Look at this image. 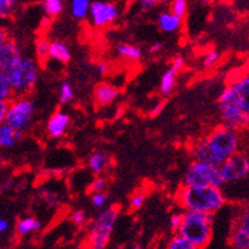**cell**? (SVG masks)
I'll return each mask as SVG.
<instances>
[{
    "mask_svg": "<svg viewBox=\"0 0 249 249\" xmlns=\"http://www.w3.org/2000/svg\"><path fill=\"white\" fill-rule=\"evenodd\" d=\"M240 144L239 131L221 124L195 145L192 154L196 160L220 167L228 158L240 150Z\"/></svg>",
    "mask_w": 249,
    "mask_h": 249,
    "instance_id": "obj_1",
    "label": "cell"
},
{
    "mask_svg": "<svg viewBox=\"0 0 249 249\" xmlns=\"http://www.w3.org/2000/svg\"><path fill=\"white\" fill-rule=\"evenodd\" d=\"M177 202L183 210L216 213L225 206L226 197L217 186H182L177 194Z\"/></svg>",
    "mask_w": 249,
    "mask_h": 249,
    "instance_id": "obj_2",
    "label": "cell"
},
{
    "mask_svg": "<svg viewBox=\"0 0 249 249\" xmlns=\"http://www.w3.org/2000/svg\"><path fill=\"white\" fill-rule=\"evenodd\" d=\"M215 213L184 210L182 213V223L176 233L183 235L197 249L206 248L213 238V225Z\"/></svg>",
    "mask_w": 249,
    "mask_h": 249,
    "instance_id": "obj_3",
    "label": "cell"
},
{
    "mask_svg": "<svg viewBox=\"0 0 249 249\" xmlns=\"http://www.w3.org/2000/svg\"><path fill=\"white\" fill-rule=\"evenodd\" d=\"M4 74L13 89L14 97L27 95L32 92L38 80V65L35 60L23 55Z\"/></svg>",
    "mask_w": 249,
    "mask_h": 249,
    "instance_id": "obj_4",
    "label": "cell"
},
{
    "mask_svg": "<svg viewBox=\"0 0 249 249\" xmlns=\"http://www.w3.org/2000/svg\"><path fill=\"white\" fill-rule=\"evenodd\" d=\"M217 103H229L249 116V70L238 72L229 79L219 94Z\"/></svg>",
    "mask_w": 249,
    "mask_h": 249,
    "instance_id": "obj_5",
    "label": "cell"
},
{
    "mask_svg": "<svg viewBox=\"0 0 249 249\" xmlns=\"http://www.w3.org/2000/svg\"><path fill=\"white\" fill-rule=\"evenodd\" d=\"M120 209L117 206H111L105 209L95 217L88 233V244L90 248L103 249L108 244L112 230L118 219Z\"/></svg>",
    "mask_w": 249,
    "mask_h": 249,
    "instance_id": "obj_6",
    "label": "cell"
},
{
    "mask_svg": "<svg viewBox=\"0 0 249 249\" xmlns=\"http://www.w3.org/2000/svg\"><path fill=\"white\" fill-rule=\"evenodd\" d=\"M33 116H35V102L27 95H19L8 102L4 124L16 131L24 132L32 124Z\"/></svg>",
    "mask_w": 249,
    "mask_h": 249,
    "instance_id": "obj_7",
    "label": "cell"
},
{
    "mask_svg": "<svg viewBox=\"0 0 249 249\" xmlns=\"http://www.w3.org/2000/svg\"><path fill=\"white\" fill-rule=\"evenodd\" d=\"M183 186H217L223 187L224 182L220 177L219 167L202 160L195 159L187 168L183 177Z\"/></svg>",
    "mask_w": 249,
    "mask_h": 249,
    "instance_id": "obj_8",
    "label": "cell"
},
{
    "mask_svg": "<svg viewBox=\"0 0 249 249\" xmlns=\"http://www.w3.org/2000/svg\"><path fill=\"white\" fill-rule=\"evenodd\" d=\"M224 184L235 183L249 176V157L244 151H236L219 167Z\"/></svg>",
    "mask_w": 249,
    "mask_h": 249,
    "instance_id": "obj_9",
    "label": "cell"
},
{
    "mask_svg": "<svg viewBox=\"0 0 249 249\" xmlns=\"http://www.w3.org/2000/svg\"><path fill=\"white\" fill-rule=\"evenodd\" d=\"M118 8L116 4L106 0H95L90 4L89 17L94 27L103 28L112 24L118 18Z\"/></svg>",
    "mask_w": 249,
    "mask_h": 249,
    "instance_id": "obj_10",
    "label": "cell"
},
{
    "mask_svg": "<svg viewBox=\"0 0 249 249\" xmlns=\"http://www.w3.org/2000/svg\"><path fill=\"white\" fill-rule=\"evenodd\" d=\"M23 56L19 46L13 39L7 38L0 43V70L5 71L10 66L14 65Z\"/></svg>",
    "mask_w": 249,
    "mask_h": 249,
    "instance_id": "obj_11",
    "label": "cell"
},
{
    "mask_svg": "<svg viewBox=\"0 0 249 249\" xmlns=\"http://www.w3.org/2000/svg\"><path fill=\"white\" fill-rule=\"evenodd\" d=\"M70 124V117L69 115L64 111L55 112L51 117H50L49 122H47L46 130L51 138H61L68 131Z\"/></svg>",
    "mask_w": 249,
    "mask_h": 249,
    "instance_id": "obj_12",
    "label": "cell"
},
{
    "mask_svg": "<svg viewBox=\"0 0 249 249\" xmlns=\"http://www.w3.org/2000/svg\"><path fill=\"white\" fill-rule=\"evenodd\" d=\"M120 95V90L117 87L112 86L109 83H99L94 88V101L98 106L111 105Z\"/></svg>",
    "mask_w": 249,
    "mask_h": 249,
    "instance_id": "obj_13",
    "label": "cell"
},
{
    "mask_svg": "<svg viewBox=\"0 0 249 249\" xmlns=\"http://www.w3.org/2000/svg\"><path fill=\"white\" fill-rule=\"evenodd\" d=\"M182 23H183V18L174 14L171 9L163 10L158 17V26L165 33L177 32L182 27Z\"/></svg>",
    "mask_w": 249,
    "mask_h": 249,
    "instance_id": "obj_14",
    "label": "cell"
},
{
    "mask_svg": "<svg viewBox=\"0 0 249 249\" xmlns=\"http://www.w3.org/2000/svg\"><path fill=\"white\" fill-rule=\"evenodd\" d=\"M109 155L105 151H94L89 155L88 160H87V167L90 169V172L94 174H101L105 172L107 167L109 165Z\"/></svg>",
    "mask_w": 249,
    "mask_h": 249,
    "instance_id": "obj_15",
    "label": "cell"
},
{
    "mask_svg": "<svg viewBox=\"0 0 249 249\" xmlns=\"http://www.w3.org/2000/svg\"><path fill=\"white\" fill-rule=\"evenodd\" d=\"M22 135L23 132L16 131L8 124H3L0 126V146L1 148H13L18 142V140L22 138Z\"/></svg>",
    "mask_w": 249,
    "mask_h": 249,
    "instance_id": "obj_16",
    "label": "cell"
},
{
    "mask_svg": "<svg viewBox=\"0 0 249 249\" xmlns=\"http://www.w3.org/2000/svg\"><path fill=\"white\" fill-rule=\"evenodd\" d=\"M41 228H42V223L36 217H23L17 223V233L19 234L20 236L31 235V234L38 231Z\"/></svg>",
    "mask_w": 249,
    "mask_h": 249,
    "instance_id": "obj_17",
    "label": "cell"
},
{
    "mask_svg": "<svg viewBox=\"0 0 249 249\" xmlns=\"http://www.w3.org/2000/svg\"><path fill=\"white\" fill-rule=\"evenodd\" d=\"M50 59H53L56 61H60L62 64L69 62L71 59V53L69 47L61 41H51V47H50Z\"/></svg>",
    "mask_w": 249,
    "mask_h": 249,
    "instance_id": "obj_18",
    "label": "cell"
},
{
    "mask_svg": "<svg viewBox=\"0 0 249 249\" xmlns=\"http://www.w3.org/2000/svg\"><path fill=\"white\" fill-rule=\"evenodd\" d=\"M177 70L173 69L172 66L163 72V75L160 78V86H159V90H160L161 94L169 95L173 92L176 82H177Z\"/></svg>",
    "mask_w": 249,
    "mask_h": 249,
    "instance_id": "obj_19",
    "label": "cell"
},
{
    "mask_svg": "<svg viewBox=\"0 0 249 249\" xmlns=\"http://www.w3.org/2000/svg\"><path fill=\"white\" fill-rule=\"evenodd\" d=\"M229 244L235 249H249V234L238 226H233L229 236Z\"/></svg>",
    "mask_w": 249,
    "mask_h": 249,
    "instance_id": "obj_20",
    "label": "cell"
},
{
    "mask_svg": "<svg viewBox=\"0 0 249 249\" xmlns=\"http://www.w3.org/2000/svg\"><path fill=\"white\" fill-rule=\"evenodd\" d=\"M118 55L130 60V61H139L142 56V51L140 47L130 45V43H120L117 46Z\"/></svg>",
    "mask_w": 249,
    "mask_h": 249,
    "instance_id": "obj_21",
    "label": "cell"
},
{
    "mask_svg": "<svg viewBox=\"0 0 249 249\" xmlns=\"http://www.w3.org/2000/svg\"><path fill=\"white\" fill-rule=\"evenodd\" d=\"M90 4H92L90 0H71L70 10L72 17L76 19H84L87 16H89Z\"/></svg>",
    "mask_w": 249,
    "mask_h": 249,
    "instance_id": "obj_22",
    "label": "cell"
},
{
    "mask_svg": "<svg viewBox=\"0 0 249 249\" xmlns=\"http://www.w3.org/2000/svg\"><path fill=\"white\" fill-rule=\"evenodd\" d=\"M50 47H51V41L46 37H38L35 42V53L36 57L39 62H46L50 59Z\"/></svg>",
    "mask_w": 249,
    "mask_h": 249,
    "instance_id": "obj_23",
    "label": "cell"
},
{
    "mask_svg": "<svg viewBox=\"0 0 249 249\" xmlns=\"http://www.w3.org/2000/svg\"><path fill=\"white\" fill-rule=\"evenodd\" d=\"M64 9L62 0H43V10L50 18H55L59 16Z\"/></svg>",
    "mask_w": 249,
    "mask_h": 249,
    "instance_id": "obj_24",
    "label": "cell"
},
{
    "mask_svg": "<svg viewBox=\"0 0 249 249\" xmlns=\"http://www.w3.org/2000/svg\"><path fill=\"white\" fill-rule=\"evenodd\" d=\"M12 98H14L13 89L10 87L3 70H0V101L9 102Z\"/></svg>",
    "mask_w": 249,
    "mask_h": 249,
    "instance_id": "obj_25",
    "label": "cell"
},
{
    "mask_svg": "<svg viewBox=\"0 0 249 249\" xmlns=\"http://www.w3.org/2000/svg\"><path fill=\"white\" fill-rule=\"evenodd\" d=\"M168 249H197L188 239H186L183 235L176 233L167 244Z\"/></svg>",
    "mask_w": 249,
    "mask_h": 249,
    "instance_id": "obj_26",
    "label": "cell"
},
{
    "mask_svg": "<svg viewBox=\"0 0 249 249\" xmlns=\"http://www.w3.org/2000/svg\"><path fill=\"white\" fill-rule=\"evenodd\" d=\"M59 99L62 105H66L74 99V89L69 82H62L59 89Z\"/></svg>",
    "mask_w": 249,
    "mask_h": 249,
    "instance_id": "obj_27",
    "label": "cell"
},
{
    "mask_svg": "<svg viewBox=\"0 0 249 249\" xmlns=\"http://www.w3.org/2000/svg\"><path fill=\"white\" fill-rule=\"evenodd\" d=\"M171 10L174 14L184 18L188 12V0H171Z\"/></svg>",
    "mask_w": 249,
    "mask_h": 249,
    "instance_id": "obj_28",
    "label": "cell"
},
{
    "mask_svg": "<svg viewBox=\"0 0 249 249\" xmlns=\"http://www.w3.org/2000/svg\"><path fill=\"white\" fill-rule=\"evenodd\" d=\"M220 59V53L216 50H211V51H207L202 57V66L203 68H213V65H216L217 61Z\"/></svg>",
    "mask_w": 249,
    "mask_h": 249,
    "instance_id": "obj_29",
    "label": "cell"
},
{
    "mask_svg": "<svg viewBox=\"0 0 249 249\" xmlns=\"http://www.w3.org/2000/svg\"><path fill=\"white\" fill-rule=\"evenodd\" d=\"M234 226H238V228H240L246 233L249 234V211L242 209L240 213H238V216H236Z\"/></svg>",
    "mask_w": 249,
    "mask_h": 249,
    "instance_id": "obj_30",
    "label": "cell"
},
{
    "mask_svg": "<svg viewBox=\"0 0 249 249\" xmlns=\"http://www.w3.org/2000/svg\"><path fill=\"white\" fill-rule=\"evenodd\" d=\"M108 201V195L106 194V191L102 192H92V197H90V202L92 206L95 209H102Z\"/></svg>",
    "mask_w": 249,
    "mask_h": 249,
    "instance_id": "obj_31",
    "label": "cell"
},
{
    "mask_svg": "<svg viewBox=\"0 0 249 249\" xmlns=\"http://www.w3.org/2000/svg\"><path fill=\"white\" fill-rule=\"evenodd\" d=\"M145 200H146L145 194H142V192H136L130 198V207H131L132 210H139L145 203Z\"/></svg>",
    "mask_w": 249,
    "mask_h": 249,
    "instance_id": "obj_32",
    "label": "cell"
},
{
    "mask_svg": "<svg viewBox=\"0 0 249 249\" xmlns=\"http://www.w3.org/2000/svg\"><path fill=\"white\" fill-rule=\"evenodd\" d=\"M14 4L7 0H0V18H8L13 14Z\"/></svg>",
    "mask_w": 249,
    "mask_h": 249,
    "instance_id": "obj_33",
    "label": "cell"
},
{
    "mask_svg": "<svg viewBox=\"0 0 249 249\" xmlns=\"http://www.w3.org/2000/svg\"><path fill=\"white\" fill-rule=\"evenodd\" d=\"M107 188V180L103 177H95L90 183V191L92 192H102Z\"/></svg>",
    "mask_w": 249,
    "mask_h": 249,
    "instance_id": "obj_34",
    "label": "cell"
},
{
    "mask_svg": "<svg viewBox=\"0 0 249 249\" xmlns=\"http://www.w3.org/2000/svg\"><path fill=\"white\" fill-rule=\"evenodd\" d=\"M70 219H71V221L75 224V225H78V226L84 225V223H86V219H87L86 213H84L83 210H75L74 213H71Z\"/></svg>",
    "mask_w": 249,
    "mask_h": 249,
    "instance_id": "obj_35",
    "label": "cell"
},
{
    "mask_svg": "<svg viewBox=\"0 0 249 249\" xmlns=\"http://www.w3.org/2000/svg\"><path fill=\"white\" fill-rule=\"evenodd\" d=\"M138 3L142 10H151L159 4V0H138Z\"/></svg>",
    "mask_w": 249,
    "mask_h": 249,
    "instance_id": "obj_36",
    "label": "cell"
},
{
    "mask_svg": "<svg viewBox=\"0 0 249 249\" xmlns=\"http://www.w3.org/2000/svg\"><path fill=\"white\" fill-rule=\"evenodd\" d=\"M42 198L46 201L47 205H50V206H53V205H56V201H57V197H56V195L53 194V192H50V191H45V192H43Z\"/></svg>",
    "mask_w": 249,
    "mask_h": 249,
    "instance_id": "obj_37",
    "label": "cell"
},
{
    "mask_svg": "<svg viewBox=\"0 0 249 249\" xmlns=\"http://www.w3.org/2000/svg\"><path fill=\"white\" fill-rule=\"evenodd\" d=\"M180 223H182V213H176L171 217V228L173 231H177L179 228Z\"/></svg>",
    "mask_w": 249,
    "mask_h": 249,
    "instance_id": "obj_38",
    "label": "cell"
},
{
    "mask_svg": "<svg viewBox=\"0 0 249 249\" xmlns=\"http://www.w3.org/2000/svg\"><path fill=\"white\" fill-rule=\"evenodd\" d=\"M172 68L173 69L177 70L178 72L180 71V70L183 69V66H184V59L182 57V56H176L173 59V61H172Z\"/></svg>",
    "mask_w": 249,
    "mask_h": 249,
    "instance_id": "obj_39",
    "label": "cell"
},
{
    "mask_svg": "<svg viewBox=\"0 0 249 249\" xmlns=\"http://www.w3.org/2000/svg\"><path fill=\"white\" fill-rule=\"evenodd\" d=\"M8 102L0 101V124H3L5 121V115H7Z\"/></svg>",
    "mask_w": 249,
    "mask_h": 249,
    "instance_id": "obj_40",
    "label": "cell"
},
{
    "mask_svg": "<svg viewBox=\"0 0 249 249\" xmlns=\"http://www.w3.org/2000/svg\"><path fill=\"white\" fill-rule=\"evenodd\" d=\"M161 46H163V45H161V42L153 43V45H151V46L149 47V53H159V51H160V50H161Z\"/></svg>",
    "mask_w": 249,
    "mask_h": 249,
    "instance_id": "obj_41",
    "label": "cell"
},
{
    "mask_svg": "<svg viewBox=\"0 0 249 249\" xmlns=\"http://www.w3.org/2000/svg\"><path fill=\"white\" fill-rule=\"evenodd\" d=\"M97 71H98V74H101V75H105V74H107V71H108V66L106 65V64H103V62H101V64L97 65Z\"/></svg>",
    "mask_w": 249,
    "mask_h": 249,
    "instance_id": "obj_42",
    "label": "cell"
},
{
    "mask_svg": "<svg viewBox=\"0 0 249 249\" xmlns=\"http://www.w3.org/2000/svg\"><path fill=\"white\" fill-rule=\"evenodd\" d=\"M9 229V223L5 219H0V233H4Z\"/></svg>",
    "mask_w": 249,
    "mask_h": 249,
    "instance_id": "obj_43",
    "label": "cell"
},
{
    "mask_svg": "<svg viewBox=\"0 0 249 249\" xmlns=\"http://www.w3.org/2000/svg\"><path fill=\"white\" fill-rule=\"evenodd\" d=\"M163 108H164V103L161 102V103H159V105L155 106V108L151 111V116H158L161 111H163Z\"/></svg>",
    "mask_w": 249,
    "mask_h": 249,
    "instance_id": "obj_44",
    "label": "cell"
},
{
    "mask_svg": "<svg viewBox=\"0 0 249 249\" xmlns=\"http://www.w3.org/2000/svg\"><path fill=\"white\" fill-rule=\"evenodd\" d=\"M5 38H7V32L4 31L3 27H0V43L3 42Z\"/></svg>",
    "mask_w": 249,
    "mask_h": 249,
    "instance_id": "obj_45",
    "label": "cell"
},
{
    "mask_svg": "<svg viewBox=\"0 0 249 249\" xmlns=\"http://www.w3.org/2000/svg\"><path fill=\"white\" fill-rule=\"evenodd\" d=\"M242 209H244V210L249 211V198L246 201V202H244V205H243V206H242Z\"/></svg>",
    "mask_w": 249,
    "mask_h": 249,
    "instance_id": "obj_46",
    "label": "cell"
},
{
    "mask_svg": "<svg viewBox=\"0 0 249 249\" xmlns=\"http://www.w3.org/2000/svg\"><path fill=\"white\" fill-rule=\"evenodd\" d=\"M200 1L203 4H210V3H213V0H200Z\"/></svg>",
    "mask_w": 249,
    "mask_h": 249,
    "instance_id": "obj_47",
    "label": "cell"
},
{
    "mask_svg": "<svg viewBox=\"0 0 249 249\" xmlns=\"http://www.w3.org/2000/svg\"><path fill=\"white\" fill-rule=\"evenodd\" d=\"M159 3H160V4H165V3H171V0H159Z\"/></svg>",
    "mask_w": 249,
    "mask_h": 249,
    "instance_id": "obj_48",
    "label": "cell"
},
{
    "mask_svg": "<svg viewBox=\"0 0 249 249\" xmlns=\"http://www.w3.org/2000/svg\"><path fill=\"white\" fill-rule=\"evenodd\" d=\"M7 1H9V3H12V4H16L18 0H7Z\"/></svg>",
    "mask_w": 249,
    "mask_h": 249,
    "instance_id": "obj_49",
    "label": "cell"
},
{
    "mask_svg": "<svg viewBox=\"0 0 249 249\" xmlns=\"http://www.w3.org/2000/svg\"><path fill=\"white\" fill-rule=\"evenodd\" d=\"M247 69L249 70V57H248V61H247Z\"/></svg>",
    "mask_w": 249,
    "mask_h": 249,
    "instance_id": "obj_50",
    "label": "cell"
},
{
    "mask_svg": "<svg viewBox=\"0 0 249 249\" xmlns=\"http://www.w3.org/2000/svg\"><path fill=\"white\" fill-rule=\"evenodd\" d=\"M127 1H130V3H132V1H138V0H127Z\"/></svg>",
    "mask_w": 249,
    "mask_h": 249,
    "instance_id": "obj_51",
    "label": "cell"
},
{
    "mask_svg": "<svg viewBox=\"0 0 249 249\" xmlns=\"http://www.w3.org/2000/svg\"><path fill=\"white\" fill-rule=\"evenodd\" d=\"M0 126H1V124H0ZM0 148H1V146H0Z\"/></svg>",
    "mask_w": 249,
    "mask_h": 249,
    "instance_id": "obj_52",
    "label": "cell"
}]
</instances>
